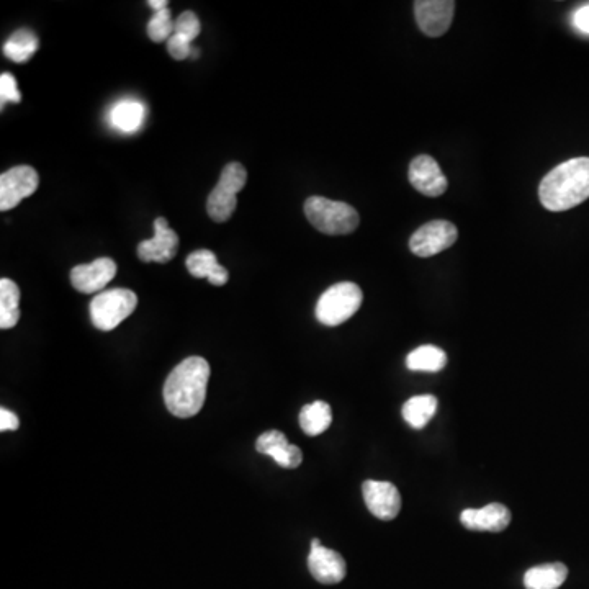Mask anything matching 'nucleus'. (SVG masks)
I'll use <instances>...</instances> for the list:
<instances>
[{
    "instance_id": "nucleus-10",
    "label": "nucleus",
    "mask_w": 589,
    "mask_h": 589,
    "mask_svg": "<svg viewBox=\"0 0 589 589\" xmlns=\"http://www.w3.org/2000/svg\"><path fill=\"white\" fill-rule=\"evenodd\" d=\"M414 14L421 32L431 38L442 36L454 20L455 2L452 0H418L414 2Z\"/></svg>"
},
{
    "instance_id": "nucleus-16",
    "label": "nucleus",
    "mask_w": 589,
    "mask_h": 589,
    "mask_svg": "<svg viewBox=\"0 0 589 589\" xmlns=\"http://www.w3.org/2000/svg\"><path fill=\"white\" fill-rule=\"evenodd\" d=\"M259 454L269 455L282 468H297L303 462L302 449L292 446L280 431H267L256 442Z\"/></svg>"
},
{
    "instance_id": "nucleus-4",
    "label": "nucleus",
    "mask_w": 589,
    "mask_h": 589,
    "mask_svg": "<svg viewBox=\"0 0 589 589\" xmlns=\"http://www.w3.org/2000/svg\"><path fill=\"white\" fill-rule=\"evenodd\" d=\"M362 302L364 295L359 285L341 282L321 295L316 305V318L324 326H339L356 315Z\"/></svg>"
},
{
    "instance_id": "nucleus-8",
    "label": "nucleus",
    "mask_w": 589,
    "mask_h": 589,
    "mask_svg": "<svg viewBox=\"0 0 589 589\" xmlns=\"http://www.w3.org/2000/svg\"><path fill=\"white\" fill-rule=\"evenodd\" d=\"M40 185L38 172L30 166L12 167L0 176V210L7 212L35 194Z\"/></svg>"
},
{
    "instance_id": "nucleus-1",
    "label": "nucleus",
    "mask_w": 589,
    "mask_h": 589,
    "mask_svg": "<svg viewBox=\"0 0 589 589\" xmlns=\"http://www.w3.org/2000/svg\"><path fill=\"white\" fill-rule=\"evenodd\" d=\"M210 380V364L203 357H189L172 370L164 383L167 410L177 418H192L200 413Z\"/></svg>"
},
{
    "instance_id": "nucleus-17",
    "label": "nucleus",
    "mask_w": 589,
    "mask_h": 589,
    "mask_svg": "<svg viewBox=\"0 0 589 589\" xmlns=\"http://www.w3.org/2000/svg\"><path fill=\"white\" fill-rule=\"evenodd\" d=\"M185 266L189 270V274L195 279H208L210 284L221 287L225 285L230 279V274L225 267L220 266L216 261L215 252L208 251V249H200L195 251L187 257Z\"/></svg>"
},
{
    "instance_id": "nucleus-31",
    "label": "nucleus",
    "mask_w": 589,
    "mask_h": 589,
    "mask_svg": "<svg viewBox=\"0 0 589 589\" xmlns=\"http://www.w3.org/2000/svg\"><path fill=\"white\" fill-rule=\"evenodd\" d=\"M149 7L154 9V12H159V10L167 9V2L166 0H151Z\"/></svg>"
},
{
    "instance_id": "nucleus-18",
    "label": "nucleus",
    "mask_w": 589,
    "mask_h": 589,
    "mask_svg": "<svg viewBox=\"0 0 589 589\" xmlns=\"http://www.w3.org/2000/svg\"><path fill=\"white\" fill-rule=\"evenodd\" d=\"M568 576L567 565L563 563H545L527 570L524 575L526 589H558Z\"/></svg>"
},
{
    "instance_id": "nucleus-5",
    "label": "nucleus",
    "mask_w": 589,
    "mask_h": 589,
    "mask_svg": "<svg viewBox=\"0 0 589 589\" xmlns=\"http://www.w3.org/2000/svg\"><path fill=\"white\" fill-rule=\"evenodd\" d=\"M248 182V172L243 164L230 162L223 169L220 182L216 184L212 194L208 195L207 212L216 223L230 220L233 216L236 205H238V194L244 189Z\"/></svg>"
},
{
    "instance_id": "nucleus-20",
    "label": "nucleus",
    "mask_w": 589,
    "mask_h": 589,
    "mask_svg": "<svg viewBox=\"0 0 589 589\" xmlns=\"http://www.w3.org/2000/svg\"><path fill=\"white\" fill-rule=\"evenodd\" d=\"M298 419L305 434L311 437L320 436L333 423V411L326 401H315L303 406Z\"/></svg>"
},
{
    "instance_id": "nucleus-24",
    "label": "nucleus",
    "mask_w": 589,
    "mask_h": 589,
    "mask_svg": "<svg viewBox=\"0 0 589 589\" xmlns=\"http://www.w3.org/2000/svg\"><path fill=\"white\" fill-rule=\"evenodd\" d=\"M38 46H40L38 36L32 30L22 28L5 41L4 54L14 63H27L38 50Z\"/></svg>"
},
{
    "instance_id": "nucleus-30",
    "label": "nucleus",
    "mask_w": 589,
    "mask_h": 589,
    "mask_svg": "<svg viewBox=\"0 0 589 589\" xmlns=\"http://www.w3.org/2000/svg\"><path fill=\"white\" fill-rule=\"evenodd\" d=\"M20 426V419L17 418V414L2 408L0 410V431H17Z\"/></svg>"
},
{
    "instance_id": "nucleus-12",
    "label": "nucleus",
    "mask_w": 589,
    "mask_h": 589,
    "mask_svg": "<svg viewBox=\"0 0 589 589\" xmlns=\"http://www.w3.org/2000/svg\"><path fill=\"white\" fill-rule=\"evenodd\" d=\"M365 504L380 521H393L401 511V495L390 482L367 480L362 486Z\"/></svg>"
},
{
    "instance_id": "nucleus-22",
    "label": "nucleus",
    "mask_w": 589,
    "mask_h": 589,
    "mask_svg": "<svg viewBox=\"0 0 589 589\" xmlns=\"http://www.w3.org/2000/svg\"><path fill=\"white\" fill-rule=\"evenodd\" d=\"M20 320V288L14 280H0V328L12 329Z\"/></svg>"
},
{
    "instance_id": "nucleus-28",
    "label": "nucleus",
    "mask_w": 589,
    "mask_h": 589,
    "mask_svg": "<svg viewBox=\"0 0 589 589\" xmlns=\"http://www.w3.org/2000/svg\"><path fill=\"white\" fill-rule=\"evenodd\" d=\"M167 51H169L172 58L177 59V61H184V59L189 58L190 54H192V46H190L189 41L184 40V38L172 35L171 38H169V41H167Z\"/></svg>"
},
{
    "instance_id": "nucleus-9",
    "label": "nucleus",
    "mask_w": 589,
    "mask_h": 589,
    "mask_svg": "<svg viewBox=\"0 0 589 589\" xmlns=\"http://www.w3.org/2000/svg\"><path fill=\"white\" fill-rule=\"evenodd\" d=\"M308 568L313 578L321 585H338L346 578L347 573L346 560L342 555L326 549L318 539L311 540Z\"/></svg>"
},
{
    "instance_id": "nucleus-25",
    "label": "nucleus",
    "mask_w": 589,
    "mask_h": 589,
    "mask_svg": "<svg viewBox=\"0 0 589 589\" xmlns=\"http://www.w3.org/2000/svg\"><path fill=\"white\" fill-rule=\"evenodd\" d=\"M174 22L172 20L171 10L164 9L159 12H154L153 17L148 22V36L154 43H162V41H169L174 35Z\"/></svg>"
},
{
    "instance_id": "nucleus-13",
    "label": "nucleus",
    "mask_w": 589,
    "mask_h": 589,
    "mask_svg": "<svg viewBox=\"0 0 589 589\" xmlns=\"http://www.w3.org/2000/svg\"><path fill=\"white\" fill-rule=\"evenodd\" d=\"M179 236L169 228L166 218L161 216L154 221V236L138 246V257L144 262H169L176 256Z\"/></svg>"
},
{
    "instance_id": "nucleus-27",
    "label": "nucleus",
    "mask_w": 589,
    "mask_h": 589,
    "mask_svg": "<svg viewBox=\"0 0 589 589\" xmlns=\"http://www.w3.org/2000/svg\"><path fill=\"white\" fill-rule=\"evenodd\" d=\"M0 99H2V108H4L7 102L20 104V100H22V94L18 90L17 81H15V77L9 74V72H4L0 76Z\"/></svg>"
},
{
    "instance_id": "nucleus-23",
    "label": "nucleus",
    "mask_w": 589,
    "mask_h": 589,
    "mask_svg": "<svg viewBox=\"0 0 589 589\" xmlns=\"http://www.w3.org/2000/svg\"><path fill=\"white\" fill-rule=\"evenodd\" d=\"M437 411V398L432 395L413 396L403 406V419L413 429H423L434 418Z\"/></svg>"
},
{
    "instance_id": "nucleus-6",
    "label": "nucleus",
    "mask_w": 589,
    "mask_h": 589,
    "mask_svg": "<svg viewBox=\"0 0 589 589\" xmlns=\"http://www.w3.org/2000/svg\"><path fill=\"white\" fill-rule=\"evenodd\" d=\"M138 306V297L128 288H113L97 295L90 302V320L100 331H112L128 318Z\"/></svg>"
},
{
    "instance_id": "nucleus-26",
    "label": "nucleus",
    "mask_w": 589,
    "mask_h": 589,
    "mask_svg": "<svg viewBox=\"0 0 589 589\" xmlns=\"http://www.w3.org/2000/svg\"><path fill=\"white\" fill-rule=\"evenodd\" d=\"M202 30V25H200V20H198L197 15L194 12H184V14H180L177 17L176 22H174V35L180 36V38H184V40L192 41L197 38L198 33Z\"/></svg>"
},
{
    "instance_id": "nucleus-3",
    "label": "nucleus",
    "mask_w": 589,
    "mask_h": 589,
    "mask_svg": "<svg viewBox=\"0 0 589 589\" xmlns=\"http://www.w3.org/2000/svg\"><path fill=\"white\" fill-rule=\"evenodd\" d=\"M305 215L316 230L331 236L354 233L360 223L356 208L349 203L334 202L324 197L308 198Z\"/></svg>"
},
{
    "instance_id": "nucleus-2",
    "label": "nucleus",
    "mask_w": 589,
    "mask_h": 589,
    "mask_svg": "<svg viewBox=\"0 0 589 589\" xmlns=\"http://www.w3.org/2000/svg\"><path fill=\"white\" fill-rule=\"evenodd\" d=\"M539 198L550 212H565L588 200L589 158L558 164L540 182Z\"/></svg>"
},
{
    "instance_id": "nucleus-14",
    "label": "nucleus",
    "mask_w": 589,
    "mask_h": 589,
    "mask_svg": "<svg viewBox=\"0 0 589 589\" xmlns=\"http://www.w3.org/2000/svg\"><path fill=\"white\" fill-rule=\"evenodd\" d=\"M408 177L414 189L426 197H441L446 194L447 185H449L436 159L426 154H421L411 161Z\"/></svg>"
},
{
    "instance_id": "nucleus-29",
    "label": "nucleus",
    "mask_w": 589,
    "mask_h": 589,
    "mask_svg": "<svg viewBox=\"0 0 589 589\" xmlns=\"http://www.w3.org/2000/svg\"><path fill=\"white\" fill-rule=\"evenodd\" d=\"M572 22L578 32L589 35V4L581 5L580 9L575 10Z\"/></svg>"
},
{
    "instance_id": "nucleus-19",
    "label": "nucleus",
    "mask_w": 589,
    "mask_h": 589,
    "mask_svg": "<svg viewBox=\"0 0 589 589\" xmlns=\"http://www.w3.org/2000/svg\"><path fill=\"white\" fill-rule=\"evenodd\" d=\"M144 105L136 100H122L110 110V123L122 133H135L144 122Z\"/></svg>"
},
{
    "instance_id": "nucleus-7",
    "label": "nucleus",
    "mask_w": 589,
    "mask_h": 589,
    "mask_svg": "<svg viewBox=\"0 0 589 589\" xmlns=\"http://www.w3.org/2000/svg\"><path fill=\"white\" fill-rule=\"evenodd\" d=\"M459 231L450 221L434 220L414 231L410 239V249L414 256L432 257L452 248L457 243Z\"/></svg>"
},
{
    "instance_id": "nucleus-21",
    "label": "nucleus",
    "mask_w": 589,
    "mask_h": 589,
    "mask_svg": "<svg viewBox=\"0 0 589 589\" xmlns=\"http://www.w3.org/2000/svg\"><path fill=\"white\" fill-rule=\"evenodd\" d=\"M447 365V354L441 347L421 346L406 357V367L413 372L436 374Z\"/></svg>"
},
{
    "instance_id": "nucleus-15",
    "label": "nucleus",
    "mask_w": 589,
    "mask_h": 589,
    "mask_svg": "<svg viewBox=\"0 0 589 589\" xmlns=\"http://www.w3.org/2000/svg\"><path fill=\"white\" fill-rule=\"evenodd\" d=\"M460 522L468 531L503 532L511 522V511L504 504H486L482 509H465Z\"/></svg>"
},
{
    "instance_id": "nucleus-11",
    "label": "nucleus",
    "mask_w": 589,
    "mask_h": 589,
    "mask_svg": "<svg viewBox=\"0 0 589 589\" xmlns=\"http://www.w3.org/2000/svg\"><path fill=\"white\" fill-rule=\"evenodd\" d=\"M117 275V264L110 257H99L90 264H81L71 270V284L77 292L99 293Z\"/></svg>"
}]
</instances>
